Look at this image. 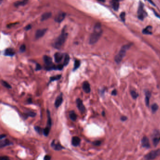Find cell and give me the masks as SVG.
<instances>
[{"label":"cell","instance_id":"cell-12","mask_svg":"<svg viewBox=\"0 0 160 160\" xmlns=\"http://www.w3.org/2000/svg\"><path fill=\"white\" fill-rule=\"evenodd\" d=\"M123 0H112V5L115 11H117L119 7V3Z\"/></svg>","mask_w":160,"mask_h":160},{"label":"cell","instance_id":"cell-18","mask_svg":"<svg viewBox=\"0 0 160 160\" xmlns=\"http://www.w3.org/2000/svg\"><path fill=\"white\" fill-rule=\"evenodd\" d=\"M51 146L56 150H62V148H63V147L59 143L56 144L54 141L52 142Z\"/></svg>","mask_w":160,"mask_h":160},{"label":"cell","instance_id":"cell-11","mask_svg":"<svg viewBox=\"0 0 160 160\" xmlns=\"http://www.w3.org/2000/svg\"><path fill=\"white\" fill-rule=\"evenodd\" d=\"M80 142H81V139L78 137L75 136L72 138L71 143H72V145L74 147H77V146H79L80 144Z\"/></svg>","mask_w":160,"mask_h":160},{"label":"cell","instance_id":"cell-30","mask_svg":"<svg viewBox=\"0 0 160 160\" xmlns=\"http://www.w3.org/2000/svg\"><path fill=\"white\" fill-rule=\"evenodd\" d=\"M131 94L132 98L134 99H135L138 97V94L134 90H132L131 91Z\"/></svg>","mask_w":160,"mask_h":160},{"label":"cell","instance_id":"cell-33","mask_svg":"<svg viewBox=\"0 0 160 160\" xmlns=\"http://www.w3.org/2000/svg\"><path fill=\"white\" fill-rule=\"evenodd\" d=\"M19 50H20V52H25V50H26V46H25V45H21V46H20Z\"/></svg>","mask_w":160,"mask_h":160},{"label":"cell","instance_id":"cell-1","mask_svg":"<svg viewBox=\"0 0 160 160\" xmlns=\"http://www.w3.org/2000/svg\"><path fill=\"white\" fill-rule=\"evenodd\" d=\"M102 25L100 23L96 24L93 29V31L91 35L89 38V44L93 45L95 44L102 36Z\"/></svg>","mask_w":160,"mask_h":160},{"label":"cell","instance_id":"cell-22","mask_svg":"<svg viewBox=\"0 0 160 160\" xmlns=\"http://www.w3.org/2000/svg\"><path fill=\"white\" fill-rule=\"evenodd\" d=\"M70 56L68 54H66L65 55V58H64V62H63V66H66L68 65L70 62Z\"/></svg>","mask_w":160,"mask_h":160},{"label":"cell","instance_id":"cell-46","mask_svg":"<svg viewBox=\"0 0 160 160\" xmlns=\"http://www.w3.org/2000/svg\"><path fill=\"white\" fill-rule=\"evenodd\" d=\"M98 1H100V2H104L105 1V0H98Z\"/></svg>","mask_w":160,"mask_h":160},{"label":"cell","instance_id":"cell-32","mask_svg":"<svg viewBox=\"0 0 160 160\" xmlns=\"http://www.w3.org/2000/svg\"><path fill=\"white\" fill-rule=\"evenodd\" d=\"M63 68V65H58L57 66H55V70H62V69Z\"/></svg>","mask_w":160,"mask_h":160},{"label":"cell","instance_id":"cell-31","mask_svg":"<svg viewBox=\"0 0 160 160\" xmlns=\"http://www.w3.org/2000/svg\"><path fill=\"white\" fill-rule=\"evenodd\" d=\"M125 13L124 12H123L120 14V18L123 22H124L125 21Z\"/></svg>","mask_w":160,"mask_h":160},{"label":"cell","instance_id":"cell-38","mask_svg":"<svg viewBox=\"0 0 160 160\" xmlns=\"http://www.w3.org/2000/svg\"><path fill=\"white\" fill-rule=\"evenodd\" d=\"M41 69V66H40V64H36V70H40Z\"/></svg>","mask_w":160,"mask_h":160},{"label":"cell","instance_id":"cell-4","mask_svg":"<svg viewBox=\"0 0 160 160\" xmlns=\"http://www.w3.org/2000/svg\"><path fill=\"white\" fill-rule=\"evenodd\" d=\"M144 7V6L143 3L140 2L138 9V17L140 20H143L148 15L147 13L145 11Z\"/></svg>","mask_w":160,"mask_h":160},{"label":"cell","instance_id":"cell-17","mask_svg":"<svg viewBox=\"0 0 160 160\" xmlns=\"http://www.w3.org/2000/svg\"><path fill=\"white\" fill-rule=\"evenodd\" d=\"M28 0H21L16 2L14 3V5L15 7L24 6L28 3Z\"/></svg>","mask_w":160,"mask_h":160},{"label":"cell","instance_id":"cell-9","mask_svg":"<svg viewBox=\"0 0 160 160\" xmlns=\"http://www.w3.org/2000/svg\"><path fill=\"white\" fill-rule=\"evenodd\" d=\"M65 16H66V14L65 13H59L58 15L56 16V18H55L56 22L59 23L62 22L65 19Z\"/></svg>","mask_w":160,"mask_h":160},{"label":"cell","instance_id":"cell-10","mask_svg":"<svg viewBox=\"0 0 160 160\" xmlns=\"http://www.w3.org/2000/svg\"><path fill=\"white\" fill-rule=\"evenodd\" d=\"M83 89L84 91L86 93H89L91 91V88L90 84L88 82L85 81L83 83Z\"/></svg>","mask_w":160,"mask_h":160},{"label":"cell","instance_id":"cell-34","mask_svg":"<svg viewBox=\"0 0 160 160\" xmlns=\"http://www.w3.org/2000/svg\"><path fill=\"white\" fill-rule=\"evenodd\" d=\"M26 114L28 115V116H30L31 117H34L36 116V113L34 112H32V111H30L28 113H27Z\"/></svg>","mask_w":160,"mask_h":160},{"label":"cell","instance_id":"cell-7","mask_svg":"<svg viewBox=\"0 0 160 160\" xmlns=\"http://www.w3.org/2000/svg\"><path fill=\"white\" fill-rule=\"evenodd\" d=\"M46 31H47V29H40V30H37L35 33V38L36 39H39L40 37H43L46 33Z\"/></svg>","mask_w":160,"mask_h":160},{"label":"cell","instance_id":"cell-25","mask_svg":"<svg viewBox=\"0 0 160 160\" xmlns=\"http://www.w3.org/2000/svg\"><path fill=\"white\" fill-rule=\"evenodd\" d=\"M9 142L8 140H3V141L1 142V147L3 148L6 146L9 145Z\"/></svg>","mask_w":160,"mask_h":160},{"label":"cell","instance_id":"cell-14","mask_svg":"<svg viewBox=\"0 0 160 160\" xmlns=\"http://www.w3.org/2000/svg\"><path fill=\"white\" fill-rule=\"evenodd\" d=\"M4 55L7 56H13L15 54V52H14V50L11 48H8L5 50Z\"/></svg>","mask_w":160,"mask_h":160},{"label":"cell","instance_id":"cell-20","mask_svg":"<svg viewBox=\"0 0 160 160\" xmlns=\"http://www.w3.org/2000/svg\"><path fill=\"white\" fill-rule=\"evenodd\" d=\"M52 15L51 13L50 12H46L44 13L43 15L41 16V21H45L47 19H49Z\"/></svg>","mask_w":160,"mask_h":160},{"label":"cell","instance_id":"cell-13","mask_svg":"<svg viewBox=\"0 0 160 160\" xmlns=\"http://www.w3.org/2000/svg\"><path fill=\"white\" fill-rule=\"evenodd\" d=\"M62 94H61L57 96L56 100V101L55 103V105L56 108H58L59 107L62 105Z\"/></svg>","mask_w":160,"mask_h":160},{"label":"cell","instance_id":"cell-39","mask_svg":"<svg viewBox=\"0 0 160 160\" xmlns=\"http://www.w3.org/2000/svg\"><path fill=\"white\" fill-rule=\"evenodd\" d=\"M31 29V25H28L27 26H26L25 27V30H26V31H28L29 30H30Z\"/></svg>","mask_w":160,"mask_h":160},{"label":"cell","instance_id":"cell-29","mask_svg":"<svg viewBox=\"0 0 160 160\" xmlns=\"http://www.w3.org/2000/svg\"><path fill=\"white\" fill-rule=\"evenodd\" d=\"M50 129V128H49V127H46L43 130V132L44 135L45 136H47L49 134Z\"/></svg>","mask_w":160,"mask_h":160},{"label":"cell","instance_id":"cell-37","mask_svg":"<svg viewBox=\"0 0 160 160\" xmlns=\"http://www.w3.org/2000/svg\"><path fill=\"white\" fill-rule=\"evenodd\" d=\"M50 159H51V156L49 155H45L44 158V160H50Z\"/></svg>","mask_w":160,"mask_h":160},{"label":"cell","instance_id":"cell-15","mask_svg":"<svg viewBox=\"0 0 160 160\" xmlns=\"http://www.w3.org/2000/svg\"><path fill=\"white\" fill-rule=\"evenodd\" d=\"M142 145L145 148L150 147V143L148 138L147 137H144L142 139Z\"/></svg>","mask_w":160,"mask_h":160},{"label":"cell","instance_id":"cell-6","mask_svg":"<svg viewBox=\"0 0 160 160\" xmlns=\"http://www.w3.org/2000/svg\"><path fill=\"white\" fill-rule=\"evenodd\" d=\"M76 104L77 108L81 112H84L86 111V108L84 105L82 101L80 98L77 99Z\"/></svg>","mask_w":160,"mask_h":160},{"label":"cell","instance_id":"cell-24","mask_svg":"<svg viewBox=\"0 0 160 160\" xmlns=\"http://www.w3.org/2000/svg\"><path fill=\"white\" fill-rule=\"evenodd\" d=\"M80 62L79 60L76 59L74 62V68H73V70H77L78 68L80 67Z\"/></svg>","mask_w":160,"mask_h":160},{"label":"cell","instance_id":"cell-23","mask_svg":"<svg viewBox=\"0 0 160 160\" xmlns=\"http://www.w3.org/2000/svg\"><path fill=\"white\" fill-rule=\"evenodd\" d=\"M51 125H52V122H51V119L50 117V114L49 111H47V123L46 127H49V128H50Z\"/></svg>","mask_w":160,"mask_h":160},{"label":"cell","instance_id":"cell-40","mask_svg":"<svg viewBox=\"0 0 160 160\" xmlns=\"http://www.w3.org/2000/svg\"><path fill=\"white\" fill-rule=\"evenodd\" d=\"M117 94V91L116 89L114 90L112 92V95H116Z\"/></svg>","mask_w":160,"mask_h":160},{"label":"cell","instance_id":"cell-27","mask_svg":"<svg viewBox=\"0 0 160 160\" xmlns=\"http://www.w3.org/2000/svg\"><path fill=\"white\" fill-rule=\"evenodd\" d=\"M61 78V75H57L55 76H53L50 78V82H53L55 81H57L58 80Z\"/></svg>","mask_w":160,"mask_h":160},{"label":"cell","instance_id":"cell-41","mask_svg":"<svg viewBox=\"0 0 160 160\" xmlns=\"http://www.w3.org/2000/svg\"><path fill=\"white\" fill-rule=\"evenodd\" d=\"M100 143H101V142H99V141H97V142H94L93 143V144H94L95 145H96V146L100 145Z\"/></svg>","mask_w":160,"mask_h":160},{"label":"cell","instance_id":"cell-21","mask_svg":"<svg viewBox=\"0 0 160 160\" xmlns=\"http://www.w3.org/2000/svg\"><path fill=\"white\" fill-rule=\"evenodd\" d=\"M69 117H70L71 120L73 121H75L76 120H77V114L75 113V112H74V111H71L70 112Z\"/></svg>","mask_w":160,"mask_h":160},{"label":"cell","instance_id":"cell-44","mask_svg":"<svg viewBox=\"0 0 160 160\" xmlns=\"http://www.w3.org/2000/svg\"><path fill=\"white\" fill-rule=\"evenodd\" d=\"M5 137H6L5 135H4V134H2L1 136V139H3V138H5Z\"/></svg>","mask_w":160,"mask_h":160},{"label":"cell","instance_id":"cell-3","mask_svg":"<svg viewBox=\"0 0 160 160\" xmlns=\"http://www.w3.org/2000/svg\"><path fill=\"white\" fill-rule=\"evenodd\" d=\"M68 33L65 32V28H63L62 33L59 36L54 44V46L56 48H60L65 43L68 37Z\"/></svg>","mask_w":160,"mask_h":160},{"label":"cell","instance_id":"cell-42","mask_svg":"<svg viewBox=\"0 0 160 160\" xmlns=\"http://www.w3.org/2000/svg\"><path fill=\"white\" fill-rule=\"evenodd\" d=\"M126 119H127V117H125V116H123V117H121V120H122V121H125L126 120Z\"/></svg>","mask_w":160,"mask_h":160},{"label":"cell","instance_id":"cell-2","mask_svg":"<svg viewBox=\"0 0 160 160\" xmlns=\"http://www.w3.org/2000/svg\"><path fill=\"white\" fill-rule=\"evenodd\" d=\"M132 44H129L122 47L118 53L115 57V61L116 63L118 64L120 63L122 60L123 59V57L125 55L126 51L129 49L132 46Z\"/></svg>","mask_w":160,"mask_h":160},{"label":"cell","instance_id":"cell-35","mask_svg":"<svg viewBox=\"0 0 160 160\" xmlns=\"http://www.w3.org/2000/svg\"><path fill=\"white\" fill-rule=\"evenodd\" d=\"M35 129L39 133H41V132H42L41 128H40V127H39V126H36L35 127Z\"/></svg>","mask_w":160,"mask_h":160},{"label":"cell","instance_id":"cell-26","mask_svg":"<svg viewBox=\"0 0 160 160\" xmlns=\"http://www.w3.org/2000/svg\"><path fill=\"white\" fill-rule=\"evenodd\" d=\"M1 83H2V84L3 86L5 87V88H8V89H11V86L6 81H4V80H2Z\"/></svg>","mask_w":160,"mask_h":160},{"label":"cell","instance_id":"cell-45","mask_svg":"<svg viewBox=\"0 0 160 160\" xmlns=\"http://www.w3.org/2000/svg\"><path fill=\"white\" fill-rule=\"evenodd\" d=\"M27 101H28V103H31V98L29 99Z\"/></svg>","mask_w":160,"mask_h":160},{"label":"cell","instance_id":"cell-16","mask_svg":"<svg viewBox=\"0 0 160 160\" xmlns=\"http://www.w3.org/2000/svg\"><path fill=\"white\" fill-rule=\"evenodd\" d=\"M152 29L153 27L150 25L148 26L147 27L143 29L142 32L143 34L146 35H151L152 34Z\"/></svg>","mask_w":160,"mask_h":160},{"label":"cell","instance_id":"cell-36","mask_svg":"<svg viewBox=\"0 0 160 160\" xmlns=\"http://www.w3.org/2000/svg\"><path fill=\"white\" fill-rule=\"evenodd\" d=\"M1 160H10V159L9 157L6 156H4L1 157Z\"/></svg>","mask_w":160,"mask_h":160},{"label":"cell","instance_id":"cell-19","mask_svg":"<svg viewBox=\"0 0 160 160\" xmlns=\"http://www.w3.org/2000/svg\"><path fill=\"white\" fill-rule=\"evenodd\" d=\"M146 97H145V102L147 106H149V100L151 96V93L150 91H147L146 92Z\"/></svg>","mask_w":160,"mask_h":160},{"label":"cell","instance_id":"cell-43","mask_svg":"<svg viewBox=\"0 0 160 160\" xmlns=\"http://www.w3.org/2000/svg\"><path fill=\"white\" fill-rule=\"evenodd\" d=\"M146 1H148L149 3H151V4H152V5H153L154 6H155V4H154V2H153L152 0H146Z\"/></svg>","mask_w":160,"mask_h":160},{"label":"cell","instance_id":"cell-28","mask_svg":"<svg viewBox=\"0 0 160 160\" xmlns=\"http://www.w3.org/2000/svg\"><path fill=\"white\" fill-rule=\"evenodd\" d=\"M152 111L153 113H155L157 110L158 109V105L156 104H154L153 105H152Z\"/></svg>","mask_w":160,"mask_h":160},{"label":"cell","instance_id":"cell-5","mask_svg":"<svg viewBox=\"0 0 160 160\" xmlns=\"http://www.w3.org/2000/svg\"><path fill=\"white\" fill-rule=\"evenodd\" d=\"M160 155V149L152 151L145 156L146 159L147 160H153Z\"/></svg>","mask_w":160,"mask_h":160},{"label":"cell","instance_id":"cell-8","mask_svg":"<svg viewBox=\"0 0 160 160\" xmlns=\"http://www.w3.org/2000/svg\"><path fill=\"white\" fill-rule=\"evenodd\" d=\"M64 55L60 52H56L55 54L54 58L56 63H59L62 61Z\"/></svg>","mask_w":160,"mask_h":160}]
</instances>
